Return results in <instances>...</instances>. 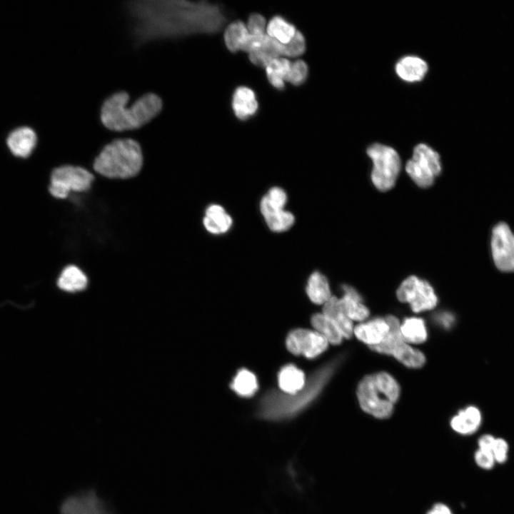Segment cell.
Returning a JSON list of instances; mask_svg holds the SVG:
<instances>
[{
    "label": "cell",
    "instance_id": "6da1fadb",
    "mask_svg": "<svg viewBox=\"0 0 514 514\" xmlns=\"http://www.w3.org/2000/svg\"><path fill=\"white\" fill-rule=\"evenodd\" d=\"M126 8L137 44L218 30L223 16L216 6L176 0L133 1Z\"/></svg>",
    "mask_w": 514,
    "mask_h": 514
},
{
    "label": "cell",
    "instance_id": "7a4b0ae2",
    "mask_svg": "<svg viewBox=\"0 0 514 514\" xmlns=\"http://www.w3.org/2000/svg\"><path fill=\"white\" fill-rule=\"evenodd\" d=\"M337 361H331L313 373L304 387L289 394L276 390L267 392L261 399L258 416L268 421L291 419L306 409L320 395L336 368Z\"/></svg>",
    "mask_w": 514,
    "mask_h": 514
},
{
    "label": "cell",
    "instance_id": "3957f363",
    "mask_svg": "<svg viewBox=\"0 0 514 514\" xmlns=\"http://www.w3.org/2000/svg\"><path fill=\"white\" fill-rule=\"evenodd\" d=\"M129 95L116 92L103 103L100 118L104 126L114 131L138 128L154 119L161 111L162 101L153 94L147 93L128 106Z\"/></svg>",
    "mask_w": 514,
    "mask_h": 514
},
{
    "label": "cell",
    "instance_id": "277c9868",
    "mask_svg": "<svg viewBox=\"0 0 514 514\" xmlns=\"http://www.w3.org/2000/svg\"><path fill=\"white\" fill-rule=\"evenodd\" d=\"M143 166L139 143L132 138H119L106 144L94 159L93 168L99 174L126 179L135 176Z\"/></svg>",
    "mask_w": 514,
    "mask_h": 514
},
{
    "label": "cell",
    "instance_id": "5b68a950",
    "mask_svg": "<svg viewBox=\"0 0 514 514\" xmlns=\"http://www.w3.org/2000/svg\"><path fill=\"white\" fill-rule=\"evenodd\" d=\"M399 395L398 383L386 372L365 376L357 388V397L361 408L378 418L390 416Z\"/></svg>",
    "mask_w": 514,
    "mask_h": 514
},
{
    "label": "cell",
    "instance_id": "8992f818",
    "mask_svg": "<svg viewBox=\"0 0 514 514\" xmlns=\"http://www.w3.org/2000/svg\"><path fill=\"white\" fill-rule=\"evenodd\" d=\"M371 159V181L375 187L384 192L391 189L398 178L401 161L398 152L392 147L376 143L367 148Z\"/></svg>",
    "mask_w": 514,
    "mask_h": 514
},
{
    "label": "cell",
    "instance_id": "52a82bcc",
    "mask_svg": "<svg viewBox=\"0 0 514 514\" xmlns=\"http://www.w3.org/2000/svg\"><path fill=\"white\" fill-rule=\"evenodd\" d=\"M386 319L389 326L387 335L379 344L370 348L376 352L393 356L407 367H422L425 361V356L422 352L405 343L400 333L398 318L389 315Z\"/></svg>",
    "mask_w": 514,
    "mask_h": 514
},
{
    "label": "cell",
    "instance_id": "ba28073f",
    "mask_svg": "<svg viewBox=\"0 0 514 514\" xmlns=\"http://www.w3.org/2000/svg\"><path fill=\"white\" fill-rule=\"evenodd\" d=\"M439 154L425 143H419L413 149V157L405 165V171L412 181L420 188H428L441 172Z\"/></svg>",
    "mask_w": 514,
    "mask_h": 514
},
{
    "label": "cell",
    "instance_id": "9c48e42d",
    "mask_svg": "<svg viewBox=\"0 0 514 514\" xmlns=\"http://www.w3.org/2000/svg\"><path fill=\"white\" fill-rule=\"evenodd\" d=\"M88 170L71 165L59 166L53 170L49 191L56 198L64 199L73 192L88 191L94 181Z\"/></svg>",
    "mask_w": 514,
    "mask_h": 514
},
{
    "label": "cell",
    "instance_id": "30bf717a",
    "mask_svg": "<svg viewBox=\"0 0 514 514\" xmlns=\"http://www.w3.org/2000/svg\"><path fill=\"white\" fill-rule=\"evenodd\" d=\"M396 296L400 301L408 303L415 313L433 309L438 303L430 284L415 276H408L400 283Z\"/></svg>",
    "mask_w": 514,
    "mask_h": 514
},
{
    "label": "cell",
    "instance_id": "8fae6325",
    "mask_svg": "<svg viewBox=\"0 0 514 514\" xmlns=\"http://www.w3.org/2000/svg\"><path fill=\"white\" fill-rule=\"evenodd\" d=\"M490 246L496 268L503 272H513L514 233L506 223L500 222L493 227Z\"/></svg>",
    "mask_w": 514,
    "mask_h": 514
},
{
    "label": "cell",
    "instance_id": "7c38bea8",
    "mask_svg": "<svg viewBox=\"0 0 514 514\" xmlns=\"http://www.w3.org/2000/svg\"><path fill=\"white\" fill-rule=\"evenodd\" d=\"M288 350L294 355L313 358L328 348V341L316 331L298 328L291 331L286 341Z\"/></svg>",
    "mask_w": 514,
    "mask_h": 514
},
{
    "label": "cell",
    "instance_id": "4fadbf2b",
    "mask_svg": "<svg viewBox=\"0 0 514 514\" xmlns=\"http://www.w3.org/2000/svg\"><path fill=\"white\" fill-rule=\"evenodd\" d=\"M60 514H111L104 501L93 490L82 492L66 498Z\"/></svg>",
    "mask_w": 514,
    "mask_h": 514
},
{
    "label": "cell",
    "instance_id": "5bb4252c",
    "mask_svg": "<svg viewBox=\"0 0 514 514\" xmlns=\"http://www.w3.org/2000/svg\"><path fill=\"white\" fill-rule=\"evenodd\" d=\"M38 142L34 128L22 125L10 131L5 138V143L10 153L16 158H26L34 152Z\"/></svg>",
    "mask_w": 514,
    "mask_h": 514
},
{
    "label": "cell",
    "instance_id": "9a60e30c",
    "mask_svg": "<svg viewBox=\"0 0 514 514\" xmlns=\"http://www.w3.org/2000/svg\"><path fill=\"white\" fill-rule=\"evenodd\" d=\"M389 326L386 318H375L353 328L358 339L371 346L379 344L387 335Z\"/></svg>",
    "mask_w": 514,
    "mask_h": 514
},
{
    "label": "cell",
    "instance_id": "2e32d148",
    "mask_svg": "<svg viewBox=\"0 0 514 514\" xmlns=\"http://www.w3.org/2000/svg\"><path fill=\"white\" fill-rule=\"evenodd\" d=\"M232 109L240 120H247L258 110V104L254 91L247 86H238L232 96Z\"/></svg>",
    "mask_w": 514,
    "mask_h": 514
},
{
    "label": "cell",
    "instance_id": "e0dca14e",
    "mask_svg": "<svg viewBox=\"0 0 514 514\" xmlns=\"http://www.w3.org/2000/svg\"><path fill=\"white\" fill-rule=\"evenodd\" d=\"M428 69L427 63L415 56H405L396 63L395 70L397 75L406 82L421 81Z\"/></svg>",
    "mask_w": 514,
    "mask_h": 514
},
{
    "label": "cell",
    "instance_id": "ac0fdd59",
    "mask_svg": "<svg viewBox=\"0 0 514 514\" xmlns=\"http://www.w3.org/2000/svg\"><path fill=\"white\" fill-rule=\"evenodd\" d=\"M482 415L475 406H468L458 412L450 420L452 428L463 435L475 432L480 425Z\"/></svg>",
    "mask_w": 514,
    "mask_h": 514
},
{
    "label": "cell",
    "instance_id": "d6986e66",
    "mask_svg": "<svg viewBox=\"0 0 514 514\" xmlns=\"http://www.w3.org/2000/svg\"><path fill=\"white\" fill-rule=\"evenodd\" d=\"M231 217L224 208L218 204L210 205L206 210L203 223L211 233L221 234L227 232L232 225Z\"/></svg>",
    "mask_w": 514,
    "mask_h": 514
},
{
    "label": "cell",
    "instance_id": "ffe728a7",
    "mask_svg": "<svg viewBox=\"0 0 514 514\" xmlns=\"http://www.w3.org/2000/svg\"><path fill=\"white\" fill-rule=\"evenodd\" d=\"M343 296L339 298L341 306L348 316L352 321H363L369 316V311L362 303V298L360 294L350 286H343Z\"/></svg>",
    "mask_w": 514,
    "mask_h": 514
},
{
    "label": "cell",
    "instance_id": "44dd1931",
    "mask_svg": "<svg viewBox=\"0 0 514 514\" xmlns=\"http://www.w3.org/2000/svg\"><path fill=\"white\" fill-rule=\"evenodd\" d=\"M323 313L336 325L343 337H351L353 333L352 321L345 313L339 298L332 296L323 304Z\"/></svg>",
    "mask_w": 514,
    "mask_h": 514
},
{
    "label": "cell",
    "instance_id": "7402d4cb",
    "mask_svg": "<svg viewBox=\"0 0 514 514\" xmlns=\"http://www.w3.org/2000/svg\"><path fill=\"white\" fill-rule=\"evenodd\" d=\"M306 380L303 371L292 364L283 366L278 373V383L281 392L295 393L301 390Z\"/></svg>",
    "mask_w": 514,
    "mask_h": 514
},
{
    "label": "cell",
    "instance_id": "603a6c76",
    "mask_svg": "<svg viewBox=\"0 0 514 514\" xmlns=\"http://www.w3.org/2000/svg\"><path fill=\"white\" fill-rule=\"evenodd\" d=\"M87 283L86 274L79 267L70 265L61 271L58 278L57 286L64 291L76 292L85 289Z\"/></svg>",
    "mask_w": 514,
    "mask_h": 514
},
{
    "label": "cell",
    "instance_id": "cb8c5ba5",
    "mask_svg": "<svg viewBox=\"0 0 514 514\" xmlns=\"http://www.w3.org/2000/svg\"><path fill=\"white\" fill-rule=\"evenodd\" d=\"M283 53L284 45L268 37L261 48L248 54V58L254 65L266 68L272 60L282 57Z\"/></svg>",
    "mask_w": 514,
    "mask_h": 514
},
{
    "label": "cell",
    "instance_id": "d4e9b609",
    "mask_svg": "<svg viewBox=\"0 0 514 514\" xmlns=\"http://www.w3.org/2000/svg\"><path fill=\"white\" fill-rule=\"evenodd\" d=\"M306 293L310 300L316 304H324L332 296L327 278L318 271L310 276Z\"/></svg>",
    "mask_w": 514,
    "mask_h": 514
},
{
    "label": "cell",
    "instance_id": "484cf974",
    "mask_svg": "<svg viewBox=\"0 0 514 514\" xmlns=\"http://www.w3.org/2000/svg\"><path fill=\"white\" fill-rule=\"evenodd\" d=\"M296 27L281 16H275L266 26V34L281 44H287L295 36Z\"/></svg>",
    "mask_w": 514,
    "mask_h": 514
},
{
    "label": "cell",
    "instance_id": "4316f807",
    "mask_svg": "<svg viewBox=\"0 0 514 514\" xmlns=\"http://www.w3.org/2000/svg\"><path fill=\"white\" fill-rule=\"evenodd\" d=\"M291 61L284 57L272 60L265 68L269 83L278 90L285 87V81L291 69Z\"/></svg>",
    "mask_w": 514,
    "mask_h": 514
},
{
    "label": "cell",
    "instance_id": "83f0119b",
    "mask_svg": "<svg viewBox=\"0 0 514 514\" xmlns=\"http://www.w3.org/2000/svg\"><path fill=\"white\" fill-rule=\"evenodd\" d=\"M249 32L246 24L241 21L231 23L224 31V42L227 49L233 52L241 51Z\"/></svg>",
    "mask_w": 514,
    "mask_h": 514
},
{
    "label": "cell",
    "instance_id": "f1b7e54d",
    "mask_svg": "<svg viewBox=\"0 0 514 514\" xmlns=\"http://www.w3.org/2000/svg\"><path fill=\"white\" fill-rule=\"evenodd\" d=\"M311 324L316 331L322 335L328 343L338 345L343 338L336 325L323 313H317L312 316Z\"/></svg>",
    "mask_w": 514,
    "mask_h": 514
},
{
    "label": "cell",
    "instance_id": "f546056e",
    "mask_svg": "<svg viewBox=\"0 0 514 514\" xmlns=\"http://www.w3.org/2000/svg\"><path fill=\"white\" fill-rule=\"evenodd\" d=\"M400 330L405 341L410 343H421L428 336L424 321L417 317L405 318L400 325Z\"/></svg>",
    "mask_w": 514,
    "mask_h": 514
},
{
    "label": "cell",
    "instance_id": "4dcf8cb0",
    "mask_svg": "<svg viewBox=\"0 0 514 514\" xmlns=\"http://www.w3.org/2000/svg\"><path fill=\"white\" fill-rule=\"evenodd\" d=\"M231 389L241 397H251L258 390L256 376L247 369L240 370L233 379Z\"/></svg>",
    "mask_w": 514,
    "mask_h": 514
},
{
    "label": "cell",
    "instance_id": "1f68e13d",
    "mask_svg": "<svg viewBox=\"0 0 514 514\" xmlns=\"http://www.w3.org/2000/svg\"><path fill=\"white\" fill-rule=\"evenodd\" d=\"M261 213L268 228L274 232L286 231L294 223V216L285 209L268 210Z\"/></svg>",
    "mask_w": 514,
    "mask_h": 514
},
{
    "label": "cell",
    "instance_id": "d6a6232c",
    "mask_svg": "<svg viewBox=\"0 0 514 514\" xmlns=\"http://www.w3.org/2000/svg\"><path fill=\"white\" fill-rule=\"evenodd\" d=\"M287 195L280 187H273L261 200L260 206L271 209H284Z\"/></svg>",
    "mask_w": 514,
    "mask_h": 514
},
{
    "label": "cell",
    "instance_id": "836d02e7",
    "mask_svg": "<svg viewBox=\"0 0 514 514\" xmlns=\"http://www.w3.org/2000/svg\"><path fill=\"white\" fill-rule=\"evenodd\" d=\"M308 75V68L306 63L301 59H298L291 62L286 82L293 86H300L306 81Z\"/></svg>",
    "mask_w": 514,
    "mask_h": 514
},
{
    "label": "cell",
    "instance_id": "e575fe53",
    "mask_svg": "<svg viewBox=\"0 0 514 514\" xmlns=\"http://www.w3.org/2000/svg\"><path fill=\"white\" fill-rule=\"evenodd\" d=\"M306 51V39L303 34L297 30L293 38L284 45L283 56L296 58L301 56Z\"/></svg>",
    "mask_w": 514,
    "mask_h": 514
},
{
    "label": "cell",
    "instance_id": "d590c367",
    "mask_svg": "<svg viewBox=\"0 0 514 514\" xmlns=\"http://www.w3.org/2000/svg\"><path fill=\"white\" fill-rule=\"evenodd\" d=\"M266 20L262 15L253 13L250 15L246 27L251 34H266Z\"/></svg>",
    "mask_w": 514,
    "mask_h": 514
},
{
    "label": "cell",
    "instance_id": "8d00e7d4",
    "mask_svg": "<svg viewBox=\"0 0 514 514\" xmlns=\"http://www.w3.org/2000/svg\"><path fill=\"white\" fill-rule=\"evenodd\" d=\"M491 453L495 458V463H505L508 458V444L507 441L501 438H495Z\"/></svg>",
    "mask_w": 514,
    "mask_h": 514
},
{
    "label": "cell",
    "instance_id": "74e56055",
    "mask_svg": "<svg viewBox=\"0 0 514 514\" xmlns=\"http://www.w3.org/2000/svg\"><path fill=\"white\" fill-rule=\"evenodd\" d=\"M475 461L476 464L483 469H491L495 463V458L491 452L478 449L475 453Z\"/></svg>",
    "mask_w": 514,
    "mask_h": 514
},
{
    "label": "cell",
    "instance_id": "f35d334b",
    "mask_svg": "<svg viewBox=\"0 0 514 514\" xmlns=\"http://www.w3.org/2000/svg\"><path fill=\"white\" fill-rule=\"evenodd\" d=\"M433 320L444 329L450 328L455 321L454 315L447 311L436 313L433 317Z\"/></svg>",
    "mask_w": 514,
    "mask_h": 514
},
{
    "label": "cell",
    "instance_id": "ab89813d",
    "mask_svg": "<svg viewBox=\"0 0 514 514\" xmlns=\"http://www.w3.org/2000/svg\"><path fill=\"white\" fill-rule=\"evenodd\" d=\"M495 438L490 434H485L478 439V449L491 452Z\"/></svg>",
    "mask_w": 514,
    "mask_h": 514
},
{
    "label": "cell",
    "instance_id": "60d3db41",
    "mask_svg": "<svg viewBox=\"0 0 514 514\" xmlns=\"http://www.w3.org/2000/svg\"><path fill=\"white\" fill-rule=\"evenodd\" d=\"M428 514H453L450 510L441 503L435 505Z\"/></svg>",
    "mask_w": 514,
    "mask_h": 514
}]
</instances>
